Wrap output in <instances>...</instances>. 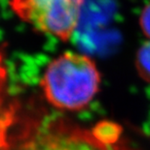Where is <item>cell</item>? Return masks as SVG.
<instances>
[{
	"instance_id": "1",
	"label": "cell",
	"mask_w": 150,
	"mask_h": 150,
	"mask_svg": "<svg viewBox=\"0 0 150 150\" xmlns=\"http://www.w3.org/2000/svg\"><path fill=\"white\" fill-rule=\"evenodd\" d=\"M0 93V150H123L119 129L101 124L84 128L66 117L50 113Z\"/></svg>"
},
{
	"instance_id": "2",
	"label": "cell",
	"mask_w": 150,
	"mask_h": 150,
	"mask_svg": "<svg viewBox=\"0 0 150 150\" xmlns=\"http://www.w3.org/2000/svg\"><path fill=\"white\" fill-rule=\"evenodd\" d=\"M100 75L87 55L65 52L52 60L41 79L44 97L51 106L77 111L87 108L97 95Z\"/></svg>"
},
{
	"instance_id": "3",
	"label": "cell",
	"mask_w": 150,
	"mask_h": 150,
	"mask_svg": "<svg viewBox=\"0 0 150 150\" xmlns=\"http://www.w3.org/2000/svg\"><path fill=\"white\" fill-rule=\"evenodd\" d=\"M85 0H11L22 21L39 32L68 41L77 29Z\"/></svg>"
},
{
	"instance_id": "4",
	"label": "cell",
	"mask_w": 150,
	"mask_h": 150,
	"mask_svg": "<svg viewBox=\"0 0 150 150\" xmlns=\"http://www.w3.org/2000/svg\"><path fill=\"white\" fill-rule=\"evenodd\" d=\"M136 68L140 78L150 83V41L143 44L136 52Z\"/></svg>"
},
{
	"instance_id": "5",
	"label": "cell",
	"mask_w": 150,
	"mask_h": 150,
	"mask_svg": "<svg viewBox=\"0 0 150 150\" xmlns=\"http://www.w3.org/2000/svg\"><path fill=\"white\" fill-rule=\"evenodd\" d=\"M140 26H141L142 32L145 36L150 39V2L145 5L140 15Z\"/></svg>"
}]
</instances>
